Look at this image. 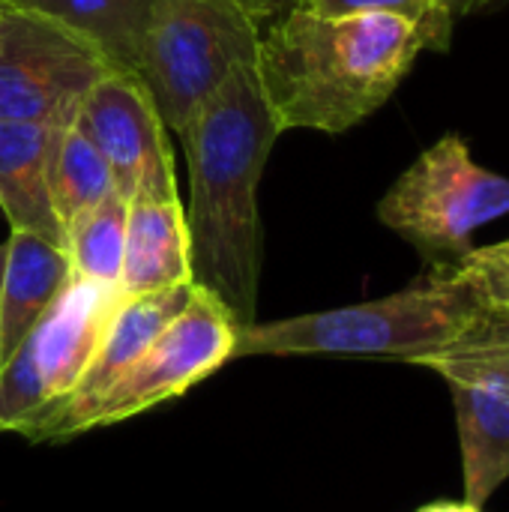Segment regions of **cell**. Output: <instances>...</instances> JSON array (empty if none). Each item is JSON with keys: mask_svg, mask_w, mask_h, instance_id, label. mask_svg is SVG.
Masks as SVG:
<instances>
[{"mask_svg": "<svg viewBox=\"0 0 509 512\" xmlns=\"http://www.w3.org/2000/svg\"><path fill=\"white\" fill-rule=\"evenodd\" d=\"M279 135L255 66H240L177 135L189 165L192 285L219 300L237 330L258 321L264 264L258 183Z\"/></svg>", "mask_w": 509, "mask_h": 512, "instance_id": "obj_1", "label": "cell"}, {"mask_svg": "<svg viewBox=\"0 0 509 512\" xmlns=\"http://www.w3.org/2000/svg\"><path fill=\"white\" fill-rule=\"evenodd\" d=\"M426 33L399 15H315L300 6L261 27L255 72L282 132H348L405 81Z\"/></svg>", "mask_w": 509, "mask_h": 512, "instance_id": "obj_2", "label": "cell"}, {"mask_svg": "<svg viewBox=\"0 0 509 512\" xmlns=\"http://www.w3.org/2000/svg\"><path fill=\"white\" fill-rule=\"evenodd\" d=\"M480 285L459 267H435L414 285L354 306L255 321L237 330V357H372L420 363L465 336L486 318Z\"/></svg>", "mask_w": 509, "mask_h": 512, "instance_id": "obj_3", "label": "cell"}, {"mask_svg": "<svg viewBox=\"0 0 509 512\" xmlns=\"http://www.w3.org/2000/svg\"><path fill=\"white\" fill-rule=\"evenodd\" d=\"M258 42L261 24L234 0H153L135 75L180 135L210 93L255 66Z\"/></svg>", "mask_w": 509, "mask_h": 512, "instance_id": "obj_4", "label": "cell"}, {"mask_svg": "<svg viewBox=\"0 0 509 512\" xmlns=\"http://www.w3.org/2000/svg\"><path fill=\"white\" fill-rule=\"evenodd\" d=\"M507 213L509 180L483 168L459 135L420 153L378 201V219L432 258H462L471 237Z\"/></svg>", "mask_w": 509, "mask_h": 512, "instance_id": "obj_5", "label": "cell"}, {"mask_svg": "<svg viewBox=\"0 0 509 512\" xmlns=\"http://www.w3.org/2000/svg\"><path fill=\"white\" fill-rule=\"evenodd\" d=\"M120 300L117 288L78 276L66 282L0 366V432H21L75 390Z\"/></svg>", "mask_w": 509, "mask_h": 512, "instance_id": "obj_6", "label": "cell"}, {"mask_svg": "<svg viewBox=\"0 0 509 512\" xmlns=\"http://www.w3.org/2000/svg\"><path fill=\"white\" fill-rule=\"evenodd\" d=\"M114 69L99 45L66 24L0 6V120L66 129Z\"/></svg>", "mask_w": 509, "mask_h": 512, "instance_id": "obj_7", "label": "cell"}, {"mask_svg": "<svg viewBox=\"0 0 509 512\" xmlns=\"http://www.w3.org/2000/svg\"><path fill=\"white\" fill-rule=\"evenodd\" d=\"M417 366L438 372L453 393L465 501L483 510L509 480V318L489 312L471 336Z\"/></svg>", "mask_w": 509, "mask_h": 512, "instance_id": "obj_8", "label": "cell"}, {"mask_svg": "<svg viewBox=\"0 0 509 512\" xmlns=\"http://www.w3.org/2000/svg\"><path fill=\"white\" fill-rule=\"evenodd\" d=\"M237 324L219 300L192 288L180 315L153 339V345L123 372V378L96 405L90 429L132 420L168 399L183 396L228 360H234Z\"/></svg>", "mask_w": 509, "mask_h": 512, "instance_id": "obj_9", "label": "cell"}, {"mask_svg": "<svg viewBox=\"0 0 509 512\" xmlns=\"http://www.w3.org/2000/svg\"><path fill=\"white\" fill-rule=\"evenodd\" d=\"M72 126L96 144L123 201H177L165 123L138 75L123 69L108 72L84 96Z\"/></svg>", "mask_w": 509, "mask_h": 512, "instance_id": "obj_10", "label": "cell"}, {"mask_svg": "<svg viewBox=\"0 0 509 512\" xmlns=\"http://www.w3.org/2000/svg\"><path fill=\"white\" fill-rule=\"evenodd\" d=\"M192 288L195 285L189 282L153 294L123 297L75 390L63 402L30 420L21 435L30 444H60L81 432H90L96 405L123 378V372L153 345V339L180 315V309L192 297Z\"/></svg>", "mask_w": 509, "mask_h": 512, "instance_id": "obj_11", "label": "cell"}, {"mask_svg": "<svg viewBox=\"0 0 509 512\" xmlns=\"http://www.w3.org/2000/svg\"><path fill=\"white\" fill-rule=\"evenodd\" d=\"M60 129L0 120V210L12 231L63 249V225L51 204V153Z\"/></svg>", "mask_w": 509, "mask_h": 512, "instance_id": "obj_12", "label": "cell"}, {"mask_svg": "<svg viewBox=\"0 0 509 512\" xmlns=\"http://www.w3.org/2000/svg\"><path fill=\"white\" fill-rule=\"evenodd\" d=\"M192 282L186 210L177 201H129L120 294L138 297Z\"/></svg>", "mask_w": 509, "mask_h": 512, "instance_id": "obj_13", "label": "cell"}, {"mask_svg": "<svg viewBox=\"0 0 509 512\" xmlns=\"http://www.w3.org/2000/svg\"><path fill=\"white\" fill-rule=\"evenodd\" d=\"M69 279L72 267L60 246L27 231H9L0 285V366L48 312Z\"/></svg>", "mask_w": 509, "mask_h": 512, "instance_id": "obj_14", "label": "cell"}, {"mask_svg": "<svg viewBox=\"0 0 509 512\" xmlns=\"http://www.w3.org/2000/svg\"><path fill=\"white\" fill-rule=\"evenodd\" d=\"M150 3L153 0H0V6L66 24L99 45L117 69L132 75L138 69Z\"/></svg>", "mask_w": 509, "mask_h": 512, "instance_id": "obj_15", "label": "cell"}, {"mask_svg": "<svg viewBox=\"0 0 509 512\" xmlns=\"http://www.w3.org/2000/svg\"><path fill=\"white\" fill-rule=\"evenodd\" d=\"M108 195H114V180L96 144L78 126L60 129L51 153V204L63 225V234L81 213H87Z\"/></svg>", "mask_w": 509, "mask_h": 512, "instance_id": "obj_16", "label": "cell"}, {"mask_svg": "<svg viewBox=\"0 0 509 512\" xmlns=\"http://www.w3.org/2000/svg\"><path fill=\"white\" fill-rule=\"evenodd\" d=\"M126 216H129V201H123L114 192L96 207H90L87 213H81L66 228L63 252L69 258L72 276L120 291Z\"/></svg>", "mask_w": 509, "mask_h": 512, "instance_id": "obj_17", "label": "cell"}, {"mask_svg": "<svg viewBox=\"0 0 509 512\" xmlns=\"http://www.w3.org/2000/svg\"><path fill=\"white\" fill-rule=\"evenodd\" d=\"M300 9L339 18V15H399L411 24H417L426 39L429 51H447L453 42V9L447 0H297Z\"/></svg>", "mask_w": 509, "mask_h": 512, "instance_id": "obj_18", "label": "cell"}, {"mask_svg": "<svg viewBox=\"0 0 509 512\" xmlns=\"http://www.w3.org/2000/svg\"><path fill=\"white\" fill-rule=\"evenodd\" d=\"M456 264L480 285L489 309L509 294V240L483 249H468L462 258H456Z\"/></svg>", "mask_w": 509, "mask_h": 512, "instance_id": "obj_19", "label": "cell"}, {"mask_svg": "<svg viewBox=\"0 0 509 512\" xmlns=\"http://www.w3.org/2000/svg\"><path fill=\"white\" fill-rule=\"evenodd\" d=\"M234 3L243 6L261 27H267L270 21H276L279 15L297 6V0H234Z\"/></svg>", "mask_w": 509, "mask_h": 512, "instance_id": "obj_20", "label": "cell"}, {"mask_svg": "<svg viewBox=\"0 0 509 512\" xmlns=\"http://www.w3.org/2000/svg\"><path fill=\"white\" fill-rule=\"evenodd\" d=\"M417 512H483L480 507L468 504V501H435V504H426Z\"/></svg>", "mask_w": 509, "mask_h": 512, "instance_id": "obj_21", "label": "cell"}, {"mask_svg": "<svg viewBox=\"0 0 509 512\" xmlns=\"http://www.w3.org/2000/svg\"><path fill=\"white\" fill-rule=\"evenodd\" d=\"M447 3H450L453 15H465V12H471V0H447Z\"/></svg>", "mask_w": 509, "mask_h": 512, "instance_id": "obj_22", "label": "cell"}, {"mask_svg": "<svg viewBox=\"0 0 509 512\" xmlns=\"http://www.w3.org/2000/svg\"><path fill=\"white\" fill-rule=\"evenodd\" d=\"M492 312H501V315H507L509 318V294L501 300V303H498V306H492Z\"/></svg>", "mask_w": 509, "mask_h": 512, "instance_id": "obj_23", "label": "cell"}, {"mask_svg": "<svg viewBox=\"0 0 509 512\" xmlns=\"http://www.w3.org/2000/svg\"><path fill=\"white\" fill-rule=\"evenodd\" d=\"M3 267H6V243H0V285H3Z\"/></svg>", "mask_w": 509, "mask_h": 512, "instance_id": "obj_24", "label": "cell"}, {"mask_svg": "<svg viewBox=\"0 0 509 512\" xmlns=\"http://www.w3.org/2000/svg\"><path fill=\"white\" fill-rule=\"evenodd\" d=\"M489 3H495V0H471V12H474V9H483V6H489Z\"/></svg>", "mask_w": 509, "mask_h": 512, "instance_id": "obj_25", "label": "cell"}]
</instances>
